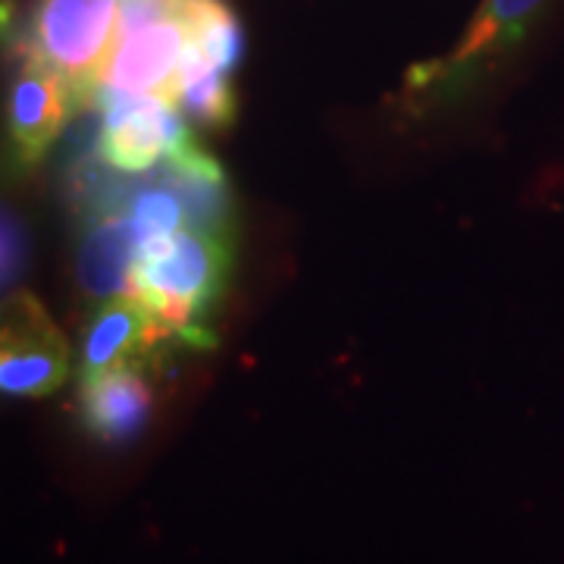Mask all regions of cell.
<instances>
[{
  "label": "cell",
  "mask_w": 564,
  "mask_h": 564,
  "mask_svg": "<svg viewBox=\"0 0 564 564\" xmlns=\"http://www.w3.org/2000/svg\"><path fill=\"white\" fill-rule=\"evenodd\" d=\"M101 132L95 141V161L120 176L151 173L195 144L180 104L122 91H98Z\"/></svg>",
  "instance_id": "4"
},
{
  "label": "cell",
  "mask_w": 564,
  "mask_h": 564,
  "mask_svg": "<svg viewBox=\"0 0 564 564\" xmlns=\"http://www.w3.org/2000/svg\"><path fill=\"white\" fill-rule=\"evenodd\" d=\"M545 3L549 0H484L452 54L443 61L417 63L408 73L404 95L411 98V107L426 110L458 101L470 85L484 79L492 63L514 51Z\"/></svg>",
  "instance_id": "3"
},
{
  "label": "cell",
  "mask_w": 564,
  "mask_h": 564,
  "mask_svg": "<svg viewBox=\"0 0 564 564\" xmlns=\"http://www.w3.org/2000/svg\"><path fill=\"white\" fill-rule=\"evenodd\" d=\"M69 373V345L32 292H13L3 304L0 389L17 399L51 395Z\"/></svg>",
  "instance_id": "6"
},
{
  "label": "cell",
  "mask_w": 564,
  "mask_h": 564,
  "mask_svg": "<svg viewBox=\"0 0 564 564\" xmlns=\"http://www.w3.org/2000/svg\"><path fill=\"white\" fill-rule=\"evenodd\" d=\"M236 261V232L185 226L176 236L141 251L132 273V295L192 348H210V314L226 292Z\"/></svg>",
  "instance_id": "1"
},
{
  "label": "cell",
  "mask_w": 564,
  "mask_h": 564,
  "mask_svg": "<svg viewBox=\"0 0 564 564\" xmlns=\"http://www.w3.org/2000/svg\"><path fill=\"white\" fill-rule=\"evenodd\" d=\"M154 411V386L148 364H122L82 383V417L95 440H135Z\"/></svg>",
  "instance_id": "10"
},
{
  "label": "cell",
  "mask_w": 564,
  "mask_h": 564,
  "mask_svg": "<svg viewBox=\"0 0 564 564\" xmlns=\"http://www.w3.org/2000/svg\"><path fill=\"white\" fill-rule=\"evenodd\" d=\"M180 110L204 129H226L236 120V91L229 73L185 57V73L180 85Z\"/></svg>",
  "instance_id": "12"
},
{
  "label": "cell",
  "mask_w": 564,
  "mask_h": 564,
  "mask_svg": "<svg viewBox=\"0 0 564 564\" xmlns=\"http://www.w3.org/2000/svg\"><path fill=\"white\" fill-rule=\"evenodd\" d=\"M180 17L188 32V61L232 73L242 61V25L223 0H182Z\"/></svg>",
  "instance_id": "11"
},
{
  "label": "cell",
  "mask_w": 564,
  "mask_h": 564,
  "mask_svg": "<svg viewBox=\"0 0 564 564\" xmlns=\"http://www.w3.org/2000/svg\"><path fill=\"white\" fill-rule=\"evenodd\" d=\"M122 0H39L20 54L51 66L76 110L98 101L104 69L120 41Z\"/></svg>",
  "instance_id": "2"
},
{
  "label": "cell",
  "mask_w": 564,
  "mask_h": 564,
  "mask_svg": "<svg viewBox=\"0 0 564 564\" xmlns=\"http://www.w3.org/2000/svg\"><path fill=\"white\" fill-rule=\"evenodd\" d=\"M185 57H188V32L180 13L148 22L120 35L104 69L101 91L144 95V98L180 104Z\"/></svg>",
  "instance_id": "8"
},
{
  "label": "cell",
  "mask_w": 564,
  "mask_h": 564,
  "mask_svg": "<svg viewBox=\"0 0 564 564\" xmlns=\"http://www.w3.org/2000/svg\"><path fill=\"white\" fill-rule=\"evenodd\" d=\"M20 248H22V236L20 229H17V223L3 220V273H7V280H10V273H17L20 270Z\"/></svg>",
  "instance_id": "13"
},
{
  "label": "cell",
  "mask_w": 564,
  "mask_h": 564,
  "mask_svg": "<svg viewBox=\"0 0 564 564\" xmlns=\"http://www.w3.org/2000/svg\"><path fill=\"white\" fill-rule=\"evenodd\" d=\"M76 110L66 82L35 57L22 54L7 107V173L35 170Z\"/></svg>",
  "instance_id": "7"
},
{
  "label": "cell",
  "mask_w": 564,
  "mask_h": 564,
  "mask_svg": "<svg viewBox=\"0 0 564 564\" xmlns=\"http://www.w3.org/2000/svg\"><path fill=\"white\" fill-rule=\"evenodd\" d=\"M85 229L76 251L79 289L91 302H113L132 295V273L141 258L139 226L110 192L107 176L98 173V161L85 170Z\"/></svg>",
  "instance_id": "5"
},
{
  "label": "cell",
  "mask_w": 564,
  "mask_h": 564,
  "mask_svg": "<svg viewBox=\"0 0 564 564\" xmlns=\"http://www.w3.org/2000/svg\"><path fill=\"white\" fill-rule=\"evenodd\" d=\"M166 339H173L170 329L135 295L104 302L82 336L79 380H95L122 364H151Z\"/></svg>",
  "instance_id": "9"
}]
</instances>
